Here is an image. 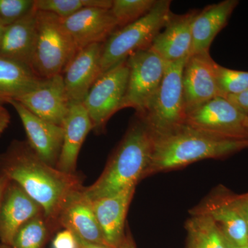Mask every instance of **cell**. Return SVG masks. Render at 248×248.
<instances>
[{
	"label": "cell",
	"instance_id": "27",
	"mask_svg": "<svg viewBox=\"0 0 248 248\" xmlns=\"http://www.w3.org/2000/svg\"><path fill=\"white\" fill-rule=\"evenodd\" d=\"M157 0H113L110 11L117 27L122 28L136 22L146 16Z\"/></svg>",
	"mask_w": 248,
	"mask_h": 248
},
{
	"label": "cell",
	"instance_id": "8",
	"mask_svg": "<svg viewBox=\"0 0 248 248\" xmlns=\"http://www.w3.org/2000/svg\"><path fill=\"white\" fill-rule=\"evenodd\" d=\"M129 68L126 60L101 75L83 101L97 134L104 132L114 114L121 110L126 92Z\"/></svg>",
	"mask_w": 248,
	"mask_h": 248
},
{
	"label": "cell",
	"instance_id": "22",
	"mask_svg": "<svg viewBox=\"0 0 248 248\" xmlns=\"http://www.w3.org/2000/svg\"><path fill=\"white\" fill-rule=\"evenodd\" d=\"M36 14L34 9L20 20L6 27L0 45V56L31 67L37 32Z\"/></svg>",
	"mask_w": 248,
	"mask_h": 248
},
{
	"label": "cell",
	"instance_id": "3",
	"mask_svg": "<svg viewBox=\"0 0 248 248\" xmlns=\"http://www.w3.org/2000/svg\"><path fill=\"white\" fill-rule=\"evenodd\" d=\"M136 116L100 177L84 187L85 195L91 201L115 195L144 179L153 153V135L144 121Z\"/></svg>",
	"mask_w": 248,
	"mask_h": 248
},
{
	"label": "cell",
	"instance_id": "29",
	"mask_svg": "<svg viewBox=\"0 0 248 248\" xmlns=\"http://www.w3.org/2000/svg\"><path fill=\"white\" fill-rule=\"evenodd\" d=\"M33 9L34 0H0V22L8 27Z\"/></svg>",
	"mask_w": 248,
	"mask_h": 248
},
{
	"label": "cell",
	"instance_id": "21",
	"mask_svg": "<svg viewBox=\"0 0 248 248\" xmlns=\"http://www.w3.org/2000/svg\"><path fill=\"white\" fill-rule=\"evenodd\" d=\"M239 4L238 0H225L209 5L199 11L192 26L190 55L210 53L213 40L218 32L226 27Z\"/></svg>",
	"mask_w": 248,
	"mask_h": 248
},
{
	"label": "cell",
	"instance_id": "24",
	"mask_svg": "<svg viewBox=\"0 0 248 248\" xmlns=\"http://www.w3.org/2000/svg\"><path fill=\"white\" fill-rule=\"evenodd\" d=\"M190 215L186 223V248H225L224 236L210 217L202 214Z\"/></svg>",
	"mask_w": 248,
	"mask_h": 248
},
{
	"label": "cell",
	"instance_id": "1",
	"mask_svg": "<svg viewBox=\"0 0 248 248\" xmlns=\"http://www.w3.org/2000/svg\"><path fill=\"white\" fill-rule=\"evenodd\" d=\"M0 174L16 182L40 205L50 228L59 226L67 202L84 188L79 176L46 164L27 141L16 140L0 154Z\"/></svg>",
	"mask_w": 248,
	"mask_h": 248
},
{
	"label": "cell",
	"instance_id": "39",
	"mask_svg": "<svg viewBox=\"0 0 248 248\" xmlns=\"http://www.w3.org/2000/svg\"><path fill=\"white\" fill-rule=\"evenodd\" d=\"M0 248H11L9 246H6V245L0 244Z\"/></svg>",
	"mask_w": 248,
	"mask_h": 248
},
{
	"label": "cell",
	"instance_id": "13",
	"mask_svg": "<svg viewBox=\"0 0 248 248\" xmlns=\"http://www.w3.org/2000/svg\"><path fill=\"white\" fill-rule=\"evenodd\" d=\"M6 103L17 112L27 133L28 143L34 153L46 164L56 167L63 143V126L42 120L15 99Z\"/></svg>",
	"mask_w": 248,
	"mask_h": 248
},
{
	"label": "cell",
	"instance_id": "19",
	"mask_svg": "<svg viewBox=\"0 0 248 248\" xmlns=\"http://www.w3.org/2000/svg\"><path fill=\"white\" fill-rule=\"evenodd\" d=\"M84 190L76 192L67 202L59 217V226L69 230L88 242L107 246L94 215L92 201L86 197Z\"/></svg>",
	"mask_w": 248,
	"mask_h": 248
},
{
	"label": "cell",
	"instance_id": "31",
	"mask_svg": "<svg viewBox=\"0 0 248 248\" xmlns=\"http://www.w3.org/2000/svg\"><path fill=\"white\" fill-rule=\"evenodd\" d=\"M226 99L248 117V89L239 94L228 96Z\"/></svg>",
	"mask_w": 248,
	"mask_h": 248
},
{
	"label": "cell",
	"instance_id": "11",
	"mask_svg": "<svg viewBox=\"0 0 248 248\" xmlns=\"http://www.w3.org/2000/svg\"><path fill=\"white\" fill-rule=\"evenodd\" d=\"M215 61L210 53L190 55L183 73L186 115L209 101L222 97L215 72Z\"/></svg>",
	"mask_w": 248,
	"mask_h": 248
},
{
	"label": "cell",
	"instance_id": "4",
	"mask_svg": "<svg viewBox=\"0 0 248 248\" xmlns=\"http://www.w3.org/2000/svg\"><path fill=\"white\" fill-rule=\"evenodd\" d=\"M170 6V0H157L146 16L116 29L104 43L101 60L102 74L125 61L135 52L150 48L172 14Z\"/></svg>",
	"mask_w": 248,
	"mask_h": 248
},
{
	"label": "cell",
	"instance_id": "6",
	"mask_svg": "<svg viewBox=\"0 0 248 248\" xmlns=\"http://www.w3.org/2000/svg\"><path fill=\"white\" fill-rule=\"evenodd\" d=\"M188 58L167 62L164 78L151 106L144 115H138L153 135L168 133L185 124L183 73Z\"/></svg>",
	"mask_w": 248,
	"mask_h": 248
},
{
	"label": "cell",
	"instance_id": "9",
	"mask_svg": "<svg viewBox=\"0 0 248 248\" xmlns=\"http://www.w3.org/2000/svg\"><path fill=\"white\" fill-rule=\"evenodd\" d=\"M247 117L226 98L218 97L187 114L185 124L217 138L248 140Z\"/></svg>",
	"mask_w": 248,
	"mask_h": 248
},
{
	"label": "cell",
	"instance_id": "28",
	"mask_svg": "<svg viewBox=\"0 0 248 248\" xmlns=\"http://www.w3.org/2000/svg\"><path fill=\"white\" fill-rule=\"evenodd\" d=\"M215 72L222 97L236 95L248 89V72L226 68L216 62Z\"/></svg>",
	"mask_w": 248,
	"mask_h": 248
},
{
	"label": "cell",
	"instance_id": "15",
	"mask_svg": "<svg viewBox=\"0 0 248 248\" xmlns=\"http://www.w3.org/2000/svg\"><path fill=\"white\" fill-rule=\"evenodd\" d=\"M61 19L78 51L93 44L104 43L117 28L110 9L102 8H84Z\"/></svg>",
	"mask_w": 248,
	"mask_h": 248
},
{
	"label": "cell",
	"instance_id": "35",
	"mask_svg": "<svg viewBox=\"0 0 248 248\" xmlns=\"http://www.w3.org/2000/svg\"><path fill=\"white\" fill-rule=\"evenodd\" d=\"M119 248H135V243H134L130 235H125L123 242Z\"/></svg>",
	"mask_w": 248,
	"mask_h": 248
},
{
	"label": "cell",
	"instance_id": "2",
	"mask_svg": "<svg viewBox=\"0 0 248 248\" xmlns=\"http://www.w3.org/2000/svg\"><path fill=\"white\" fill-rule=\"evenodd\" d=\"M246 149L248 140L217 138L184 124L168 133L153 135V153L144 178L201 160L228 157Z\"/></svg>",
	"mask_w": 248,
	"mask_h": 248
},
{
	"label": "cell",
	"instance_id": "34",
	"mask_svg": "<svg viewBox=\"0 0 248 248\" xmlns=\"http://www.w3.org/2000/svg\"><path fill=\"white\" fill-rule=\"evenodd\" d=\"M76 236L78 241V244H79V248H111L108 247V246H105V245L88 242V241H84V239L80 238L78 235L76 234Z\"/></svg>",
	"mask_w": 248,
	"mask_h": 248
},
{
	"label": "cell",
	"instance_id": "20",
	"mask_svg": "<svg viewBox=\"0 0 248 248\" xmlns=\"http://www.w3.org/2000/svg\"><path fill=\"white\" fill-rule=\"evenodd\" d=\"M63 140L56 169L62 172L76 174L80 149L93 124L82 103H72L63 124Z\"/></svg>",
	"mask_w": 248,
	"mask_h": 248
},
{
	"label": "cell",
	"instance_id": "16",
	"mask_svg": "<svg viewBox=\"0 0 248 248\" xmlns=\"http://www.w3.org/2000/svg\"><path fill=\"white\" fill-rule=\"evenodd\" d=\"M41 214L43 210L40 205L20 186L9 180L0 203L1 244L11 246L19 228Z\"/></svg>",
	"mask_w": 248,
	"mask_h": 248
},
{
	"label": "cell",
	"instance_id": "17",
	"mask_svg": "<svg viewBox=\"0 0 248 248\" xmlns=\"http://www.w3.org/2000/svg\"><path fill=\"white\" fill-rule=\"evenodd\" d=\"M198 10L187 14H171L169 20L153 40L151 48L166 62L179 61L190 57L192 26Z\"/></svg>",
	"mask_w": 248,
	"mask_h": 248
},
{
	"label": "cell",
	"instance_id": "32",
	"mask_svg": "<svg viewBox=\"0 0 248 248\" xmlns=\"http://www.w3.org/2000/svg\"><path fill=\"white\" fill-rule=\"evenodd\" d=\"M232 199L235 205L242 214L248 230V192L242 195H236L232 192Z\"/></svg>",
	"mask_w": 248,
	"mask_h": 248
},
{
	"label": "cell",
	"instance_id": "10",
	"mask_svg": "<svg viewBox=\"0 0 248 248\" xmlns=\"http://www.w3.org/2000/svg\"><path fill=\"white\" fill-rule=\"evenodd\" d=\"M190 213L210 217L232 244L241 246L248 245L247 225L233 201L232 192L226 187L219 186Z\"/></svg>",
	"mask_w": 248,
	"mask_h": 248
},
{
	"label": "cell",
	"instance_id": "12",
	"mask_svg": "<svg viewBox=\"0 0 248 248\" xmlns=\"http://www.w3.org/2000/svg\"><path fill=\"white\" fill-rule=\"evenodd\" d=\"M15 100L42 120L60 126L71 107L62 74L42 79L37 87Z\"/></svg>",
	"mask_w": 248,
	"mask_h": 248
},
{
	"label": "cell",
	"instance_id": "40",
	"mask_svg": "<svg viewBox=\"0 0 248 248\" xmlns=\"http://www.w3.org/2000/svg\"><path fill=\"white\" fill-rule=\"evenodd\" d=\"M246 125L248 127V117H247V119H246Z\"/></svg>",
	"mask_w": 248,
	"mask_h": 248
},
{
	"label": "cell",
	"instance_id": "23",
	"mask_svg": "<svg viewBox=\"0 0 248 248\" xmlns=\"http://www.w3.org/2000/svg\"><path fill=\"white\" fill-rule=\"evenodd\" d=\"M42 80L30 66L0 56V101L4 104L35 89Z\"/></svg>",
	"mask_w": 248,
	"mask_h": 248
},
{
	"label": "cell",
	"instance_id": "5",
	"mask_svg": "<svg viewBox=\"0 0 248 248\" xmlns=\"http://www.w3.org/2000/svg\"><path fill=\"white\" fill-rule=\"evenodd\" d=\"M36 40L31 68L42 79L62 74L78 50L62 24L50 13L36 14Z\"/></svg>",
	"mask_w": 248,
	"mask_h": 248
},
{
	"label": "cell",
	"instance_id": "14",
	"mask_svg": "<svg viewBox=\"0 0 248 248\" xmlns=\"http://www.w3.org/2000/svg\"><path fill=\"white\" fill-rule=\"evenodd\" d=\"M104 43L87 46L78 50L62 73L70 102L82 103L102 73Z\"/></svg>",
	"mask_w": 248,
	"mask_h": 248
},
{
	"label": "cell",
	"instance_id": "41",
	"mask_svg": "<svg viewBox=\"0 0 248 248\" xmlns=\"http://www.w3.org/2000/svg\"><path fill=\"white\" fill-rule=\"evenodd\" d=\"M3 104H4V103H3L2 102H1V101H0V106H3Z\"/></svg>",
	"mask_w": 248,
	"mask_h": 248
},
{
	"label": "cell",
	"instance_id": "36",
	"mask_svg": "<svg viewBox=\"0 0 248 248\" xmlns=\"http://www.w3.org/2000/svg\"><path fill=\"white\" fill-rule=\"evenodd\" d=\"M9 179L4 175L0 174V203H1V199H2L3 194H4L5 189L9 184Z\"/></svg>",
	"mask_w": 248,
	"mask_h": 248
},
{
	"label": "cell",
	"instance_id": "37",
	"mask_svg": "<svg viewBox=\"0 0 248 248\" xmlns=\"http://www.w3.org/2000/svg\"><path fill=\"white\" fill-rule=\"evenodd\" d=\"M225 239V248H248V245H246V246H236V245H234L232 244L231 242H230L229 241H228L224 237Z\"/></svg>",
	"mask_w": 248,
	"mask_h": 248
},
{
	"label": "cell",
	"instance_id": "38",
	"mask_svg": "<svg viewBox=\"0 0 248 248\" xmlns=\"http://www.w3.org/2000/svg\"><path fill=\"white\" fill-rule=\"evenodd\" d=\"M6 27L4 24H3L2 23L0 22V45H1V40H2L3 35H4Z\"/></svg>",
	"mask_w": 248,
	"mask_h": 248
},
{
	"label": "cell",
	"instance_id": "25",
	"mask_svg": "<svg viewBox=\"0 0 248 248\" xmlns=\"http://www.w3.org/2000/svg\"><path fill=\"white\" fill-rule=\"evenodd\" d=\"M50 227L43 214L31 218L15 234L11 248H43Z\"/></svg>",
	"mask_w": 248,
	"mask_h": 248
},
{
	"label": "cell",
	"instance_id": "33",
	"mask_svg": "<svg viewBox=\"0 0 248 248\" xmlns=\"http://www.w3.org/2000/svg\"><path fill=\"white\" fill-rule=\"evenodd\" d=\"M11 121L9 112L3 106H0V136L8 128Z\"/></svg>",
	"mask_w": 248,
	"mask_h": 248
},
{
	"label": "cell",
	"instance_id": "18",
	"mask_svg": "<svg viewBox=\"0 0 248 248\" xmlns=\"http://www.w3.org/2000/svg\"><path fill=\"white\" fill-rule=\"evenodd\" d=\"M136 186H130L115 195L92 201L93 210L106 244L119 248L125 238L124 227Z\"/></svg>",
	"mask_w": 248,
	"mask_h": 248
},
{
	"label": "cell",
	"instance_id": "26",
	"mask_svg": "<svg viewBox=\"0 0 248 248\" xmlns=\"http://www.w3.org/2000/svg\"><path fill=\"white\" fill-rule=\"evenodd\" d=\"M111 0H34V9L64 19L87 7L110 9Z\"/></svg>",
	"mask_w": 248,
	"mask_h": 248
},
{
	"label": "cell",
	"instance_id": "30",
	"mask_svg": "<svg viewBox=\"0 0 248 248\" xmlns=\"http://www.w3.org/2000/svg\"><path fill=\"white\" fill-rule=\"evenodd\" d=\"M53 248H79L76 234L69 230L60 232L53 241Z\"/></svg>",
	"mask_w": 248,
	"mask_h": 248
},
{
	"label": "cell",
	"instance_id": "7",
	"mask_svg": "<svg viewBox=\"0 0 248 248\" xmlns=\"http://www.w3.org/2000/svg\"><path fill=\"white\" fill-rule=\"evenodd\" d=\"M129 77L121 110L135 109L142 116L151 106L164 78L167 62L150 48L132 54L126 60Z\"/></svg>",
	"mask_w": 248,
	"mask_h": 248
}]
</instances>
